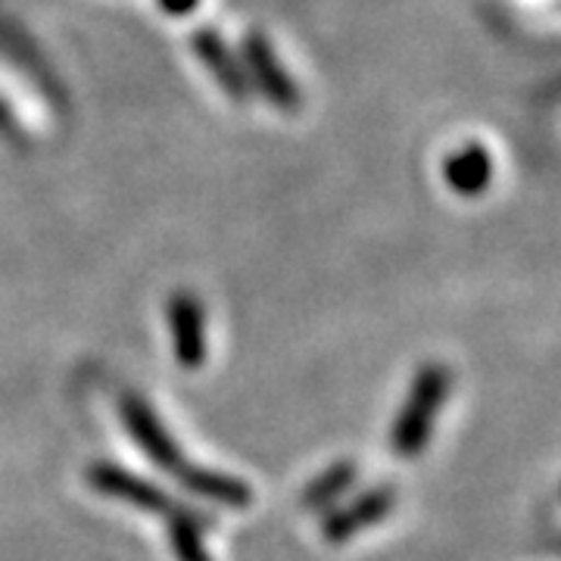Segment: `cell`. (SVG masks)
Listing matches in <instances>:
<instances>
[{"mask_svg": "<svg viewBox=\"0 0 561 561\" xmlns=\"http://www.w3.org/2000/svg\"><path fill=\"white\" fill-rule=\"evenodd\" d=\"M119 412L128 437L144 449V456L153 461L157 468H162L165 474H172L175 481L184 483V478L194 468V461H187L181 456L179 443L172 440V434L162 427V421L150 409V402L138 397V393H125L119 402Z\"/></svg>", "mask_w": 561, "mask_h": 561, "instance_id": "7a4b0ae2", "label": "cell"}, {"mask_svg": "<svg viewBox=\"0 0 561 561\" xmlns=\"http://www.w3.org/2000/svg\"><path fill=\"white\" fill-rule=\"evenodd\" d=\"M356 474H359V471H356V465L350 459L328 465L319 478L309 481V486L302 490V505L312 508V512H328V508L356 483Z\"/></svg>", "mask_w": 561, "mask_h": 561, "instance_id": "9c48e42d", "label": "cell"}, {"mask_svg": "<svg viewBox=\"0 0 561 561\" xmlns=\"http://www.w3.org/2000/svg\"><path fill=\"white\" fill-rule=\"evenodd\" d=\"M243 76L247 84L256 88L265 101L272 106H278L280 113H297L300 110V88L294 76L280 66L275 47L268 44L265 35L250 32L243 38Z\"/></svg>", "mask_w": 561, "mask_h": 561, "instance_id": "3957f363", "label": "cell"}, {"mask_svg": "<svg viewBox=\"0 0 561 561\" xmlns=\"http://www.w3.org/2000/svg\"><path fill=\"white\" fill-rule=\"evenodd\" d=\"M449 368L440 362H427L419 368V375L412 378V387L405 393V402L400 405V415L393 421L390 431V446L402 459H415L427 449L431 434H434V421L440 415L443 402L449 397Z\"/></svg>", "mask_w": 561, "mask_h": 561, "instance_id": "6da1fadb", "label": "cell"}, {"mask_svg": "<svg viewBox=\"0 0 561 561\" xmlns=\"http://www.w3.org/2000/svg\"><path fill=\"white\" fill-rule=\"evenodd\" d=\"M443 181L459 197H481L493 181V153L483 144H465L443 162Z\"/></svg>", "mask_w": 561, "mask_h": 561, "instance_id": "ba28073f", "label": "cell"}, {"mask_svg": "<svg viewBox=\"0 0 561 561\" xmlns=\"http://www.w3.org/2000/svg\"><path fill=\"white\" fill-rule=\"evenodd\" d=\"M393 502H397L393 486L365 490L353 502H346L341 508H331L324 515V522H321V534H324V540L331 542V546H343V542H350L362 530L383 522L393 512Z\"/></svg>", "mask_w": 561, "mask_h": 561, "instance_id": "5b68a950", "label": "cell"}, {"mask_svg": "<svg viewBox=\"0 0 561 561\" xmlns=\"http://www.w3.org/2000/svg\"><path fill=\"white\" fill-rule=\"evenodd\" d=\"M169 328H172V350H175L179 365L187 371H197L206 362V312L191 290L172 294Z\"/></svg>", "mask_w": 561, "mask_h": 561, "instance_id": "8992f818", "label": "cell"}, {"mask_svg": "<svg viewBox=\"0 0 561 561\" xmlns=\"http://www.w3.org/2000/svg\"><path fill=\"white\" fill-rule=\"evenodd\" d=\"M157 3H160L162 13H169V16H175V20L191 16V13L201 7V0H157Z\"/></svg>", "mask_w": 561, "mask_h": 561, "instance_id": "8fae6325", "label": "cell"}, {"mask_svg": "<svg viewBox=\"0 0 561 561\" xmlns=\"http://www.w3.org/2000/svg\"><path fill=\"white\" fill-rule=\"evenodd\" d=\"M191 44H194V54L203 62V69L219 81V88L231 101L243 103L250 98V84L243 76L241 60L234 57V50L228 47V41L221 38L216 28H197Z\"/></svg>", "mask_w": 561, "mask_h": 561, "instance_id": "52a82bcc", "label": "cell"}, {"mask_svg": "<svg viewBox=\"0 0 561 561\" xmlns=\"http://www.w3.org/2000/svg\"><path fill=\"white\" fill-rule=\"evenodd\" d=\"M84 478L91 483L94 493L101 496H110V500H119L125 505H135L140 512H153V515H175L181 505L162 486L150 483L147 478H138L131 474L128 468H119L113 461H94Z\"/></svg>", "mask_w": 561, "mask_h": 561, "instance_id": "277c9868", "label": "cell"}, {"mask_svg": "<svg viewBox=\"0 0 561 561\" xmlns=\"http://www.w3.org/2000/svg\"><path fill=\"white\" fill-rule=\"evenodd\" d=\"M169 537H172V552L179 561H213L201 537V522L187 508H179L169 515Z\"/></svg>", "mask_w": 561, "mask_h": 561, "instance_id": "30bf717a", "label": "cell"}]
</instances>
